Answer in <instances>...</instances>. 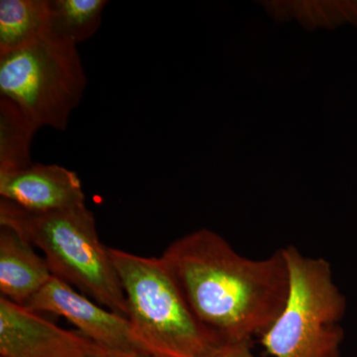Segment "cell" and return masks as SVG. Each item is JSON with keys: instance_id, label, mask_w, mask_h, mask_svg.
Masks as SVG:
<instances>
[{"instance_id": "obj_10", "label": "cell", "mask_w": 357, "mask_h": 357, "mask_svg": "<svg viewBox=\"0 0 357 357\" xmlns=\"http://www.w3.org/2000/svg\"><path fill=\"white\" fill-rule=\"evenodd\" d=\"M49 0L0 1V55L18 50L48 32Z\"/></svg>"}, {"instance_id": "obj_3", "label": "cell", "mask_w": 357, "mask_h": 357, "mask_svg": "<svg viewBox=\"0 0 357 357\" xmlns=\"http://www.w3.org/2000/svg\"><path fill=\"white\" fill-rule=\"evenodd\" d=\"M128 319L147 357H210L223 345L188 306L161 257L109 248Z\"/></svg>"}, {"instance_id": "obj_6", "label": "cell", "mask_w": 357, "mask_h": 357, "mask_svg": "<svg viewBox=\"0 0 357 357\" xmlns=\"http://www.w3.org/2000/svg\"><path fill=\"white\" fill-rule=\"evenodd\" d=\"M24 307L39 314L62 317L79 333L107 349L147 357L126 317L89 299L56 277Z\"/></svg>"}, {"instance_id": "obj_8", "label": "cell", "mask_w": 357, "mask_h": 357, "mask_svg": "<svg viewBox=\"0 0 357 357\" xmlns=\"http://www.w3.org/2000/svg\"><path fill=\"white\" fill-rule=\"evenodd\" d=\"M0 197L24 210L47 213L84 204L81 180L56 164H35L0 173Z\"/></svg>"}, {"instance_id": "obj_12", "label": "cell", "mask_w": 357, "mask_h": 357, "mask_svg": "<svg viewBox=\"0 0 357 357\" xmlns=\"http://www.w3.org/2000/svg\"><path fill=\"white\" fill-rule=\"evenodd\" d=\"M107 3L105 0H49L47 33L77 46L100 29Z\"/></svg>"}, {"instance_id": "obj_11", "label": "cell", "mask_w": 357, "mask_h": 357, "mask_svg": "<svg viewBox=\"0 0 357 357\" xmlns=\"http://www.w3.org/2000/svg\"><path fill=\"white\" fill-rule=\"evenodd\" d=\"M38 129L20 105L0 96V173L33 164L31 144Z\"/></svg>"}, {"instance_id": "obj_1", "label": "cell", "mask_w": 357, "mask_h": 357, "mask_svg": "<svg viewBox=\"0 0 357 357\" xmlns=\"http://www.w3.org/2000/svg\"><path fill=\"white\" fill-rule=\"evenodd\" d=\"M160 257L199 323L222 344L261 337L287 301L283 248L251 259L217 232L201 229L174 241Z\"/></svg>"}, {"instance_id": "obj_5", "label": "cell", "mask_w": 357, "mask_h": 357, "mask_svg": "<svg viewBox=\"0 0 357 357\" xmlns=\"http://www.w3.org/2000/svg\"><path fill=\"white\" fill-rule=\"evenodd\" d=\"M86 88L77 46L49 33L0 55V96L20 105L39 128L64 131Z\"/></svg>"}, {"instance_id": "obj_13", "label": "cell", "mask_w": 357, "mask_h": 357, "mask_svg": "<svg viewBox=\"0 0 357 357\" xmlns=\"http://www.w3.org/2000/svg\"><path fill=\"white\" fill-rule=\"evenodd\" d=\"M210 357H256L251 351V342L223 344Z\"/></svg>"}, {"instance_id": "obj_15", "label": "cell", "mask_w": 357, "mask_h": 357, "mask_svg": "<svg viewBox=\"0 0 357 357\" xmlns=\"http://www.w3.org/2000/svg\"><path fill=\"white\" fill-rule=\"evenodd\" d=\"M344 15L347 16V20L357 23V1L347 2V4H345Z\"/></svg>"}, {"instance_id": "obj_2", "label": "cell", "mask_w": 357, "mask_h": 357, "mask_svg": "<svg viewBox=\"0 0 357 357\" xmlns=\"http://www.w3.org/2000/svg\"><path fill=\"white\" fill-rule=\"evenodd\" d=\"M0 225H6L44 253L56 278L89 299L128 318L119 274L86 204L47 213L24 210L0 199Z\"/></svg>"}, {"instance_id": "obj_4", "label": "cell", "mask_w": 357, "mask_h": 357, "mask_svg": "<svg viewBox=\"0 0 357 357\" xmlns=\"http://www.w3.org/2000/svg\"><path fill=\"white\" fill-rule=\"evenodd\" d=\"M289 270V294L276 321L260 337L273 357H340V326L345 298L333 281L325 258L307 257L295 246L283 248Z\"/></svg>"}, {"instance_id": "obj_14", "label": "cell", "mask_w": 357, "mask_h": 357, "mask_svg": "<svg viewBox=\"0 0 357 357\" xmlns=\"http://www.w3.org/2000/svg\"><path fill=\"white\" fill-rule=\"evenodd\" d=\"M89 357H143L136 356V354H128V352H122L119 351H114V349H105V351L100 352V354H95Z\"/></svg>"}, {"instance_id": "obj_7", "label": "cell", "mask_w": 357, "mask_h": 357, "mask_svg": "<svg viewBox=\"0 0 357 357\" xmlns=\"http://www.w3.org/2000/svg\"><path fill=\"white\" fill-rule=\"evenodd\" d=\"M105 349L0 296V357H89Z\"/></svg>"}, {"instance_id": "obj_9", "label": "cell", "mask_w": 357, "mask_h": 357, "mask_svg": "<svg viewBox=\"0 0 357 357\" xmlns=\"http://www.w3.org/2000/svg\"><path fill=\"white\" fill-rule=\"evenodd\" d=\"M53 278L45 258L16 230L0 225V295L24 307Z\"/></svg>"}]
</instances>
